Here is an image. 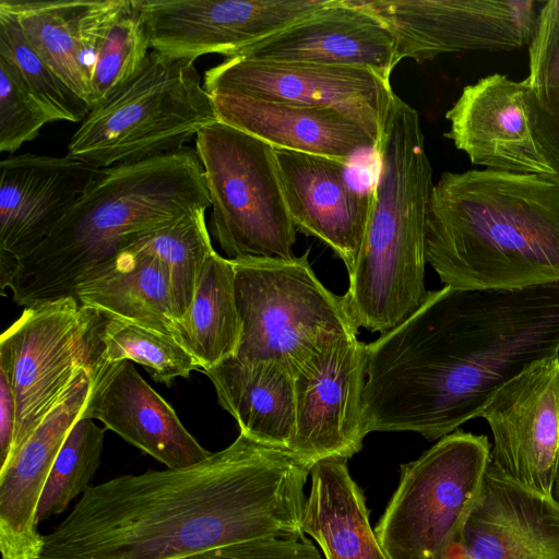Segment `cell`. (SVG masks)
<instances>
[{
	"label": "cell",
	"instance_id": "cell-1",
	"mask_svg": "<svg viewBox=\"0 0 559 559\" xmlns=\"http://www.w3.org/2000/svg\"><path fill=\"white\" fill-rule=\"evenodd\" d=\"M312 466L239 432L197 464L90 486L44 536L39 559H186L230 544L305 535Z\"/></svg>",
	"mask_w": 559,
	"mask_h": 559
},
{
	"label": "cell",
	"instance_id": "cell-2",
	"mask_svg": "<svg viewBox=\"0 0 559 559\" xmlns=\"http://www.w3.org/2000/svg\"><path fill=\"white\" fill-rule=\"evenodd\" d=\"M559 356V282L429 292L406 320L366 344L362 414L373 431L437 440L479 417L530 366Z\"/></svg>",
	"mask_w": 559,
	"mask_h": 559
},
{
	"label": "cell",
	"instance_id": "cell-3",
	"mask_svg": "<svg viewBox=\"0 0 559 559\" xmlns=\"http://www.w3.org/2000/svg\"><path fill=\"white\" fill-rule=\"evenodd\" d=\"M426 260L456 288L559 282V185L491 169L443 173L428 203Z\"/></svg>",
	"mask_w": 559,
	"mask_h": 559
},
{
	"label": "cell",
	"instance_id": "cell-4",
	"mask_svg": "<svg viewBox=\"0 0 559 559\" xmlns=\"http://www.w3.org/2000/svg\"><path fill=\"white\" fill-rule=\"evenodd\" d=\"M211 207L195 150L100 168L49 236L1 269V289L20 306L72 297L88 272L138 238Z\"/></svg>",
	"mask_w": 559,
	"mask_h": 559
},
{
	"label": "cell",
	"instance_id": "cell-5",
	"mask_svg": "<svg viewBox=\"0 0 559 559\" xmlns=\"http://www.w3.org/2000/svg\"><path fill=\"white\" fill-rule=\"evenodd\" d=\"M369 218L343 295L357 328L386 333L425 301L426 218L432 168L419 115L394 94L376 148Z\"/></svg>",
	"mask_w": 559,
	"mask_h": 559
},
{
	"label": "cell",
	"instance_id": "cell-6",
	"mask_svg": "<svg viewBox=\"0 0 559 559\" xmlns=\"http://www.w3.org/2000/svg\"><path fill=\"white\" fill-rule=\"evenodd\" d=\"M194 62L150 51L133 78L90 110L67 154L106 168L185 148L219 120Z\"/></svg>",
	"mask_w": 559,
	"mask_h": 559
},
{
	"label": "cell",
	"instance_id": "cell-7",
	"mask_svg": "<svg viewBox=\"0 0 559 559\" xmlns=\"http://www.w3.org/2000/svg\"><path fill=\"white\" fill-rule=\"evenodd\" d=\"M308 253L290 259L231 260L242 324L235 355L239 360L275 361L295 374L326 342L358 334L343 295L324 287Z\"/></svg>",
	"mask_w": 559,
	"mask_h": 559
},
{
	"label": "cell",
	"instance_id": "cell-8",
	"mask_svg": "<svg viewBox=\"0 0 559 559\" xmlns=\"http://www.w3.org/2000/svg\"><path fill=\"white\" fill-rule=\"evenodd\" d=\"M211 202L210 231L229 260L294 258L296 227L275 148L221 120L195 136Z\"/></svg>",
	"mask_w": 559,
	"mask_h": 559
},
{
	"label": "cell",
	"instance_id": "cell-9",
	"mask_svg": "<svg viewBox=\"0 0 559 559\" xmlns=\"http://www.w3.org/2000/svg\"><path fill=\"white\" fill-rule=\"evenodd\" d=\"M484 435L455 430L415 461L374 527L390 559H451L490 462Z\"/></svg>",
	"mask_w": 559,
	"mask_h": 559
},
{
	"label": "cell",
	"instance_id": "cell-10",
	"mask_svg": "<svg viewBox=\"0 0 559 559\" xmlns=\"http://www.w3.org/2000/svg\"><path fill=\"white\" fill-rule=\"evenodd\" d=\"M102 320L103 314L81 306L74 297H63L25 307L1 334L0 371L16 403L8 463L79 374L92 369L99 353Z\"/></svg>",
	"mask_w": 559,
	"mask_h": 559
},
{
	"label": "cell",
	"instance_id": "cell-11",
	"mask_svg": "<svg viewBox=\"0 0 559 559\" xmlns=\"http://www.w3.org/2000/svg\"><path fill=\"white\" fill-rule=\"evenodd\" d=\"M396 41V61L528 46L544 2L532 0H354Z\"/></svg>",
	"mask_w": 559,
	"mask_h": 559
},
{
	"label": "cell",
	"instance_id": "cell-12",
	"mask_svg": "<svg viewBox=\"0 0 559 559\" xmlns=\"http://www.w3.org/2000/svg\"><path fill=\"white\" fill-rule=\"evenodd\" d=\"M329 0H135L152 50L225 59L300 21Z\"/></svg>",
	"mask_w": 559,
	"mask_h": 559
},
{
	"label": "cell",
	"instance_id": "cell-13",
	"mask_svg": "<svg viewBox=\"0 0 559 559\" xmlns=\"http://www.w3.org/2000/svg\"><path fill=\"white\" fill-rule=\"evenodd\" d=\"M209 92L236 91L267 102L326 107L361 122L379 141L392 104L390 79L364 68L235 57L207 69Z\"/></svg>",
	"mask_w": 559,
	"mask_h": 559
},
{
	"label": "cell",
	"instance_id": "cell-14",
	"mask_svg": "<svg viewBox=\"0 0 559 559\" xmlns=\"http://www.w3.org/2000/svg\"><path fill=\"white\" fill-rule=\"evenodd\" d=\"M366 343L341 335L295 372L296 432L289 451L314 465L347 460L362 447Z\"/></svg>",
	"mask_w": 559,
	"mask_h": 559
},
{
	"label": "cell",
	"instance_id": "cell-15",
	"mask_svg": "<svg viewBox=\"0 0 559 559\" xmlns=\"http://www.w3.org/2000/svg\"><path fill=\"white\" fill-rule=\"evenodd\" d=\"M491 463L518 484L554 497L559 476V356L543 359L502 385L481 409Z\"/></svg>",
	"mask_w": 559,
	"mask_h": 559
},
{
	"label": "cell",
	"instance_id": "cell-16",
	"mask_svg": "<svg viewBox=\"0 0 559 559\" xmlns=\"http://www.w3.org/2000/svg\"><path fill=\"white\" fill-rule=\"evenodd\" d=\"M445 118L444 136L472 164L547 180L554 175L534 139L533 92L525 80L487 75L463 88Z\"/></svg>",
	"mask_w": 559,
	"mask_h": 559
},
{
	"label": "cell",
	"instance_id": "cell-17",
	"mask_svg": "<svg viewBox=\"0 0 559 559\" xmlns=\"http://www.w3.org/2000/svg\"><path fill=\"white\" fill-rule=\"evenodd\" d=\"M100 168L66 155H10L0 163V264L37 248Z\"/></svg>",
	"mask_w": 559,
	"mask_h": 559
},
{
	"label": "cell",
	"instance_id": "cell-18",
	"mask_svg": "<svg viewBox=\"0 0 559 559\" xmlns=\"http://www.w3.org/2000/svg\"><path fill=\"white\" fill-rule=\"evenodd\" d=\"M451 559H559V501L490 461Z\"/></svg>",
	"mask_w": 559,
	"mask_h": 559
},
{
	"label": "cell",
	"instance_id": "cell-19",
	"mask_svg": "<svg viewBox=\"0 0 559 559\" xmlns=\"http://www.w3.org/2000/svg\"><path fill=\"white\" fill-rule=\"evenodd\" d=\"M93 378L84 369L64 397L45 416L16 454L0 469V551L2 559H39V500L55 460L86 407Z\"/></svg>",
	"mask_w": 559,
	"mask_h": 559
},
{
	"label": "cell",
	"instance_id": "cell-20",
	"mask_svg": "<svg viewBox=\"0 0 559 559\" xmlns=\"http://www.w3.org/2000/svg\"><path fill=\"white\" fill-rule=\"evenodd\" d=\"M237 57L364 68L386 79L397 64L392 33L354 0H329L321 9L251 45Z\"/></svg>",
	"mask_w": 559,
	"mask_h": 559
},
{
	"label": "cell",
	"instance_id": "cell-21",
	"mask_svg": "<svg viewBox=\"0 0 559 559\" xmlns=\"http://www.w3.org/2000/svg\"><path fill=\"white\" fill-rule=\"evenodd\" d=\"M278 174L297 230L326 243L353 271L365 236L371 190L354 188L340 160L275 148Z\"/></svg>",
	"mask_w": 559,
	"mask_h": 559
},
{
	"label": "cell",
	"instance_id": "cell-22",
	"mask_svg": "<svg viewBox=\"0 0 559 559\" xmlns=\"http://www.w3.org/2000/svg\"><path fill=\"white\" fill-rule=\"evenodd\" d=\"M92 391L84 418L97 419L123 440L167 468L205 460V450L186 429L175 409L136 371L129 360L92 368Z\"/></svg>",
	"mask_w": 559,
	"mask_h": 559
},
{
	"label": "cell",
	"instance_id": "cell-23",
	"mask_svg": "<svg viewBox=\"0 0 559 559\" xmlns=\"http://www.w3.org/2000/svg\"><path fill=\"white\" fill-rule=\"evenodd\" d=\"M210 95L221 121L274 148L320 155L347 165L360 155L376 153L378 139L340 110L273 103L236 91Z\"/></svg>",
	"mask_w": 559,
	"mask_h": 559
},
{
	"label": "cell",
	"instance_id": "cell-24",
	"mask_svg": "<svg viewBox=\"0 0 559 559\" xmlns=\"http://www.w3.org/2000/svg\"><path fill=\"white\" fill-rule=\"evenodd\" d=\"M72 297L88 309L174 337L175 304L169 273L154 255L127 248L88 272Z\"/></svg>",
	"mask_w": 559,
	"mask_h": 559
},
{
	"label": "cell",
	"instance_id": "cell-25",
	"mask_svg": "<svg viewBox=\"0 0 559 559\" xmlns=\"http://www.w3.org/2000/svg\"><path fill=\"white\" fill-rule=\"evenodd\" d=\"M217 402L240 433L289 450L296 432L295 376L275 361L245 362L229 357L204 370Z\"/></svg>",
	"mask_w": 559,
	"mask_h": 559
},
{
	"label": "cell",
	"instance_id": "cell-26",
	"mask_svg": "<svg viewBox=\"0 0 559 559\" xmlns=\"http://www.w3.org/2000/svg\"><path fill=\"white\" fill-rule=\"evenodd\" d=\"M302 532L324 559H390L371 528L362 490L349 474L346 460L326 459L310 474Z\"/></svg>",
	"mask_w": 559,
	"mask_h": 559
},
{
	"label": "cell",
	"instance_id": "cell-27",
	"mask_svg": "<svg viewBox=\"0 0 559 559\" xmlns=\"http://www.w3.org/2000/svg\"><path fill=\"white\" fill-rule=\"evenodd\" d=\"M241 333L234 265L231 260L214 251L202 272L192 304L175 321L174 338L203 372L237 354Z\"/></svg>",
	"mask_w": 559,
	"mask_h": 559
},
{
	"label": "cell",
	"instance_id": "cell-28",
	"mask_svg": "<svg viewBox=\"0 0 559 559\" xmlns=\"http://www.w3.org/2000/svg\"><path fill=\"white\" fill-rule=\"evenodd\" d=\"M84 3L85 0H0V10L16 21L29 46L92 109L91 80L79 38V15Z\"/></svg>",
	"mask_w": 559,
	"mask_h": 559
},
{
	"label": "cell",
	"instance_id": "cell-29",
	"mask_svg": "<svg viewBox=\"0 0 559 559\" xmlns=\"http://www.w3.org/2000/svg\"><path fill=\"white\" fill-rule=\"evenodd\" d=\"M205 212V209L197 210L127 247L147 252L165 265L169 273L176 320L192 304L205 264L215 251Z\"/></svg>",
	"mask_w": 559,
	"mask_h": 559
},
{
	"label": "cell",
	"instance_id": "cell-30",
	"mask_svg": "<svg viewBox=\"0 0 559 559\" xmlns=\"http://www.w3.org/2000/svg\"><path fill=\"white\" fill-rule=\"evenodd\" d=\"M99 353L105 364L123 360L143 366L159 383L170 384L200 369L197 360L170 335L103 316L98 328Z\"/></svg>",
	"mask_w": 559,
	"mask_h": 559
},
{
	"label": "cell",
	"instance_id": "cell-31",
	"mask_svg": "<svg viewBox=\"0 0 559 559\" xmlns=\"http://www.w3.org/2000/svg\"><path fill=\"white\" fill-rule=\"evenodd\" d=\"M150 48L145 24L135 0H121L96 52L91 76L93 108L138 73Z\"/></svg>",
	"mask_w": 559,
	"mask_h": 559
},
{
	"label": "cell",
	"instance_id": "cell-32",
	"mask_svg": "<svg viewBox=\"0 0 559 559\" xmlns=\"http://www.w3.org/2000/svg\"><path fill=\"white\" fill-rule=\"evenodd\" d=\"M105 431L93 419L80 418L69 432L43 490L38 522L62 513L83 495L95 475L104 449Z\"/></svg>",
	"mask_w": 559,
	"mask_h": 559
},
{
	"label": "cell",
	"instance_id": "cell-33",
	"mask_svg": "<svg viewBox=\"0 0 559 559\" xmlns=\"http://www.w3.org/2000/svg\"><path fill=\"white\" fill-rule=\"evenodd\" d=\"M0 58L11 63L56 121L82 122L90 112L76 96L29 46L16 21L0 10Z\"/></svg>",
	"mask_w": 559,
	"mask_h": 559
},
{
	"label": "cell",
	"instance_id": "cell-34",
	"mask_svg": "<svg viewBox=\"0 0 559 559\" xmlns=\"http://www.w3.org/2000/svg\"><path fill=\"white\" fill-rule=\"evenodd\" d=\"M52 121H56L52 114L17 70L0 58V152L13 154Z\"/></svg>",
	"mask_w": 559,
	"mask_h": 559
},
{
	"label": "cell",
	"instance_id": "cell-35",
	"mask_svg": "<svg viewBox=\"0 0 559 559\" xmlns=\"http://www.w3.org/2000/svg\"><path fill=\"white\" fill-rule=\"evenodd\" d=\"M528 75L535 98L549 103L559 97V0L544 2L528 45Z\"/></svg>",
	"mask_w": 559,
	"mask_h": 559
},
{
	"label": "cell",
	"instance_id": "cell-36",
	"mask_svg": "<svg viewBox=\"0 0 559 559\" xmlns=\"http://www.w3.org/2000/svg\"><path fill=\"white\" fill-rule=\"evenodd\" d=\"M186 559H324L305 535L274 536L230 544Z\"/></svg>",
	"mask_w": 559,
	"mask_h": 559
},
{
	"label": "cell",
	"instance_id": "cell-37",
	"mask_svg": "<svg viewBox=\"0 0 559 559\" xmlns=\"http://www.w3.org/2000/svg\"><path fill=\"white\" fill-rule=\"evenodd\" d=\"M533 134L539 152L554 170L549 180L559 185V97L540 103L533 94Z\"/></svg>",
	"mask_w": 559,
	"mask_h": 559
},
{
	"label": "cell",
	"instance_id": "cell-38",
	"mask_svg": "<svg viewBox=\"0 0 559 559\" xmlns=\"http://www.w3.org/2000/svg\"><path fill=\"white\" fill-rule=\"evenodd\" d=\"M16 427V403L5 374L0 371V468L10 459Z\"/></svg>",
	"mask_w": 559,
	"mask_h": 559
},
{
	"label": "cell",
	"instance_id": "cell-39",
	"mask_svg": "<svg viewBox=\"0 0 559 559\" xmlns=\"http://www.w3.org/2000/svg\"><path fill=\"white\" fill-rule=\"evenodd\" d=\"M556 490H557V495L559 497V476H558L557 484H556Z\"/></svg>",
	"mask_w": 559,
	"mask_h": 559
}]
</instances>
